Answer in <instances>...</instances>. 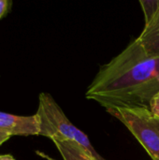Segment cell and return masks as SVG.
<instances>
[{
	"mask_svg": "<svg viewBox=\"0 0 159 160\" xmlns=\"http://www.w3.org/2000/svg\"><path fill=\"white\" fill-rule=\"evenodd\" d=\"M12 2L9 0H0V20L9 11Z\"/></svg>",
	"mask_w": 159,
	"mask_h": 160,
	"instance_id": "obj_8",
	"label": "cell"
},
{
	"mask_svg": "<svg viewBox=\"0 0 159 160\" xmlns=\"http://www.w3.org/2000/svg\"><path fill=\"white\" fill-rule=\"evenodd\" d=\"M11 136H12V135H11L10 133L7 132V131H5V130L0 129V146H1L4 142H6L7 140H9V138H10Z\"/></svg>",
	"mask_w": 159,
	"mask_h": 160,
	"instance_id": "obj_10",
	"label": "cell"
},
{
	"mask_svg": "<svg viewBox=\"0 0 159 160\" xmlns=\"http://www.w3.org/2000/svg\"><path fill=\"white\" fill-rule=\"evenodd\" d=\"M159 93V57L149 56L138 38L101 67L85 93L107 110H150Z\"/></svg>",
	"mask_w": 159,
	"mask_h": 160,
	"instance_id": "obj_1",
	"label": "cell"
},
{
	"mask_svg": "<svg viewBox=\"0 0 159 160\" xmlns=\"http://www.w3.org/2000/svg\"><path fill=\"white\" fill-rule=\"evenodd\" d=\"M120 120L153 160H159V117L146 109L107 110Z\"/></svg>",
	"mask_w": 159,
	"mask_h": 160,
	"instance_id": "obj_3",
	"label": "cell"
},
{
	"mask_svg": "<svg viewBox=\"0 0 159 160\" xmlns=\"http://www.w3.org/2000/svg\"><path fill=\"white\" fill-rule=\"evenodd\" d=\"M0 160H15L11 155H0Z\"/></svg>",
	"mask_w": 159,
	"mask_h": 160,
	"instance_id": "obj_11",
	"label": "cell"
},
{
	"mask_svg": "<svg viewBox=\"0 0 159 160\" xmlns=\"http://www.w3.org/2000/svg\"><path fill=\"white\" fill-rule=\"evenodd\" d=\"M150 111H151V112L154 115L158 116L159 117V93L155 97V98L153 99L152 104H151Z\"/></svg>",
	"mask_w": 159,
	"mask_h": 160,
	"instance_id": "obj_9",
	"label": "cell"
},
{
	"mask_svg": "<svg viewBox=\"0 0 159 160\" xmlns=\"http://www.w3.org/2000/svg\"><path fill=\"white\" fill-rule=\"evenodd\" d=\"M35 114L38 121L39 136L50 138L52 141L66 140L73 142L81 145L96 159L105 160L96 152L87 136L68 120L50 94L41 93L39 95L38 108Z\"/></svg>",
	"mask_w": 159,
	"mask_h": 160,
	"instance_id": "obj_2",
	"label": "cell"
},
{
	"mask_svg": "<svg viewBox=\"0 0 159 160\" xmlns=\"http://www.w3.org/2000/svg\"><path fill=\"white\" fill-rule=\"evenodd\" d=\"M140 4L142 6L144 18H145V24L148 23L153 17L156 15L159 8V0H141Z\"/></svg>",
	"mask_w": 159,
	"mask_h": 160,
	"instance_id": "obj_7",
	"label": "cell"
},
{
	"mask_svg": "<svg viewBox=\"0 0 159 160\" xmlns=\"http://www.w3.org/2000/svg\"><path fill=\"white\" fill-rule=\"evenodd\" d=\"M137 38L149 56L159 57V8Z\"/></svg>",
	"mask_w": 159,
	"mask_h": 160,
	"instance_id": "obj_5",
	"label": "cell"
},
{
	"mask_svg": "<svg viewBox=\"0 0 159 160\" xmlns=\"http://www.w3.org/2000/svg\"><path fill=\"white\" fill-rule=\"evenodd\" d=\"M0 129L12 136H33L39 134L38 121L36 114L20 116L0 112Z\"/></svg>",
	"mask_w": 159,
	"mask_h": 160,
	"instance_id": "obj_4",
	"label": "cell"
},
{
	"mask_svg": "<svg viewBox=\"0 0 159 160\" xmlns=\"http://www.w3.org/2000/svg\"><path fill=\"white\" fill-rule=\"evenodd\" d=\"M63 160H97L90 156L81 145L70 141L53 140Z\"/></svg>",
	"mask_w": 159,
	"mask_h": 160,
	"instance_id": "obj_6",
	"label": "cell"
}]
</instances>
